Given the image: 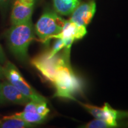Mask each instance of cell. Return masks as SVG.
Returning <instances> with one entry per match:
<instances>
[{
  "label": "cell",
  "mask_w": 128,
  "mask_h": 128,
  "mask_svg": "<svg viewBox=\"0 0 128 128\" xmlns=\"http://www.w3.org/2000/svg\"><path fill=\"white\" fill-rule=\"evenodd\" d=\"M55 44L51 50L49 52H47L48 55L49 57H52L55 56L56 54L59 53L61 50H63L65 48V43L63 39H56Z\"/></svg>",
  "instance_id": "5bb4252c"
},
{
  "label": "cell",
  "mask_w": 128,
  "mask_h": 128,
  "mask_svg": "<svg viewBox=\"0 0 128 128\" xmlns=\"http://www.w3.org/2000/svg\"><path fill=\"white\" fill-rule=\"evenodd\" d=\"M46 117L37 113L33 112L23 111L20 113H16L15 114L10 115V116H4L3 118H16L24 120L26 122L32 124H42L45 120Z\"/></svg>",
  "instance_id": "7c38bea8"
},
{
  "label": "cell",
  "mask_w": 128,
  "mask_h": 128,
  "mask_svg": "<svg viewBox=\"0 0 128 128\" xmlns=\"http://www.w3.org/2000/svg\"><path fill=\"white\" fill-rule=\"evenodd\" d=\"M6 102H6V100H5L4 97H3L2 92H1V87H0V104H3V103H5Z\"/></svg>",
  "instance_id": "ac0fdd59"
},
{
  "label": "cell",
  "mask_w": 128,
  "mask_h": 128,
  "mask_svg": "<svg viewBox=\"0 0 128 128\" xmlns=\"http://www.w3.org/2000/svg\"><path fill=\"white\" fill-rule=\"evenodd\" d=\"M82 128H109L110 126L104 120L102 119H95L90 122Z\"/></svg>",
  "instance_id": "9a60e30c"
},
{
  "label": "cell",
  "mask_w": 128,
  "mask_h": 128,
  "mask_svg": "<svg viewBox=\"0 0 128 128\" xmlns=\"http://www.w3.org/2000/svg\"><path fill=\"white\" fill-rule=\"evenodd\" d=\"M96 11V4L94 1L80 4L72 13L70 20L78 24L87 27L92 22Z\"/></svg>",
  "instance_id": "ba28073f"
},
{
  "label": "cell",
  "mask_w": 128,
  "mask_h": 128,
  "mask_svg": "<svg viewBox=\"0 0 128 128\" xmlns=\"http://www.w3.org/2000/svg\"><path fill=\"white\" fill-rule=\"evenodd\" d=\"M0 87L3 97L7 102H11L16 104L26 105L31 101L7 80L0 82Z\"/></svg>",
  "instance_id": "9c48e42d"
},
{
  "label": "cell",
  "mask_w": 128,
  "mask_h": 128,
  "mask_svg": "<svg viewBox=\"0 0 128 128\" xmlns=\"http://www.w3.org/2000/svg\"><path fill=\"white\" fill-rule=\"evenodd\" d=\"M52 83L56 88L55 97L74 100V94L82 89L81 81L74 73L70 62L58 70Z\"/></svg>",
  "instance_id": "7a4b0ae2"
},
{
  "label": "cell",
  "mask_w": 128,
  "mask_h": 128,
  "mask_svg": "<svg viewBox=\"0 0 128 128\" xmlns=\"http://www.w3.org/2000/svg\"><path fill=\"white\" fill-rule=\"evenodd\" d=\"M54 7L57 13L62 16L71 14L80 4V0H53Z\"/></svg>",
  "instance_id": "8fae6325"
},
{
  "label": "cell",
  "mask_w": 128,
  "mask_h": 128,
  "mask_svg": "<svg viewBox=\"0 0 128 128\" xmlns=\"http://www.w3.org/2000/svg\"><path fill=\"white\" fill-rule=\"evenodd\" d=\"M4 70L5 77L7 81L17 88L30 100L37 102H46V99L37 92L26 81L18 68L13 64L10 61L6 62L4 66Z\"/></svg>",
  "instance_id": "5b68a950"
},
{
  "label": "cell",
  "mask_w": 128,
  "mask_h": 128,
  "mask_svg": "<svg viewBox=\"0 0 128 128\" xmlns=\"http://www.w3.org/2000/svg\"><path fill=\"white\" fill-rule=\"evenodd\" d=\"M34 38V29L32 20L12 24L6 33L8 46L11 52L22 61L28 59V47Z\"/></svg>",
  "instance_id": "6da1fadb"
},
{
  "label": "cell",
  "mask_w": 128,
  "mask_h": 128,
  "mask_svg": "<svg viewBox=\"0 0 128 128\" xmlns=\"http://www.w3.org/2000/svg\"><path fill=\"white\" fill-rule=\"evenodd\" d=\"M4 78H6L4 75V66L0 64V79H4Z\"/></svg>",
  "instance_id": "e0dca14e"
},
{
  "label": "cell",
  "mask_w": 128,
  "mask_h": 128,
  "mask_svg": "<svg viewBox=\"0 0 128 128\" xmlns=\"http://www.w3.org/2000/svg\"><path fill=\"white\" fill-rule=\"evenodd\" d=\"M34 126V124L16 118H2L0 120V128H28Z\"/></svg>",
  "instance_id": "4fadbf2b"
},
{
  "label": "cell",
  "mask_w": 128,
  "mask_h": 128,
  "mask_svg": "<svg viewBox=\"0 0 128 128\" xmlns=\"http://www.w3.org/2000/svg\"><path fill=\"white\" fill-rule=\"evenodd\" d=\"M36 0H16L12 6L11 20L12 24L32 20Z\"/></svg>",
  "instance_id": "52a82bcc"
},
{
  "label": "cell",
  "mask_w": 128,
  "mask_h": 128,
  "mask_svg": "<svg viewBox=\"0 0 128 128\" xmlns=\"http://www.w3.org/2000/svg\"><path fill=\"white\" fill-rule=\"evenodd\" d=\"M70 53L64 49L62 54L58 53L54 56L49 57L46 52L34 58L32 63L46 80L52 82L58 70L70 62Z\"/></svg>",
  "instance_id": "277c9868"
},
{
  "label": "cell",
  "mask_w": 128,
  "mask_h": 128,
  "mask_svg": "<svg viewBox=\"0 0 128 128\" xmlns=\"http://www.w3.org/2000/svg\"><path fill=\"white\" fill-rule=\"evenodd\" d=\"M6 62H7V59H6V54H5L2 46L0 44V64L1 65L5 64Z\"/></svg>",
  "instance_id": "2e32d148"
},
{
  "label": "cell",
  "mask_w": 128,
  "mask_h": 128,
  "mask_svg": "<svg viewBox=\"0 0 128 128\" xmlns=\"http://www.w3.org/2000/svg\"><path fill=\"white\" fill-rule=\"evenodd\" d=\"M102 108V113L100 119L104 120L110 128L116 127L118 120L128 117V112L115 110L108 103H105Z\"/></svg>",
  "instance_id": "30bf717a"
},
{
  "label": "cell",
  "mask_w": 128,
  "mask_h": 128,
  "mask_svg": "<svg viewBox=\"0 0 128 128\" xmlns=\"http://www.w3.org/2000/svg\"><path fill=\"white\" fill-rule=\"evenodd\" d=\"M8 0H0V3L1 4H4V3H6Z\"/></svg>",
  "instance_id": "d6986e66"
},
{
  "label": "cell",
  "mask_w": 128,
  "mask_h": 128,
  "mask_svg": "<svg viewBox=\"0 0 128 128\" xmlns=\"http://www.w3.org/2000/svg\"><path fill=\"white\" fill-rule=\"evenodd\" d=\"M66 22L56 12L47 10L37 22L34 32L44 44H48L54 36L61 32Z\"/></svg>",
  "instance_id": "3957f363"
},
{
  "label": "cell",
  "mask_w": 128,
  "mask_h": 128,
  "mask_svg": "<svg viewBox=\"0 0 128 128\" xmlns=\"http://www.w3.org/2000/svg\"><path fill=\"white\" fill-rule=\"evenodd\" d=\"M87 27L78 24L70 20H66L63 29L54 39H62L65 43V50L70 51L73 43L76 40L82 39L87 34Z\"/></svg>",
  "instance_id": "8992f818"
}]
</instances>
